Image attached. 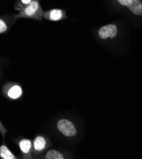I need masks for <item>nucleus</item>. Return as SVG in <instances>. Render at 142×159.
Wrapping results in <instances>:
<instances>
[{"mask_svg": "<svg viewBox=\"0 0 142 159\" xmlns=\"http://www.w3.org/2000/svg\"><path fill=\"white\" fill-rule=\"evenodd\" d=\"M98 34L101 39L113 38L117 34V28L114 24L106 25L99 30Z\"/></svg>", "mask_w": 142, "mask_h": 159, "instance_id": "5", "label": "nucleus"}, {"mask_svg": "<svg viewBox=\"0 0 142 159\" xmlns=\"http://www.w3.org/2000/svg\"><path fill=\"white\" fill-rule=\"evenodd\" d=\"M22 94V89L18 85H15L12 87L8 92V96L11 99H17Z\"/></svg>", "mask_w": 142, "mask_h": 159, "instance_id": "8", "label": "nucleus"}, {"mask_svg": "<svg viewBox=\"0 0 142 159\" xmlns=\"http://www.w3.org/2000/svg\"><path fill=\"white\" fill-rule=\"evenodd\" d=\"M22 2L24 4H30L32 1H31V0H22Z\"/></svg>", "mask_w": 142, "mask_h": 159, "instance_id": "12", "label": "nucleus"}, {"mask_svg": "<svg viewBox=\"0 0 142 159\" xmlns=\"http://www.w3.org/2000/svg\"><path fill=\"white\" fill-rule=\"evenodd\" d=\"M0 157L2 159H22L13 153L5 144H2L0 147Z\"/></svg>", "mask_w": 142, "mask_h": 159, "instance_id": "7", "label": "nucleus"}, {"mask_svg": "<svg viewBox=\"0 0 142 159\" xmlns=\"http://www.w3.org/2000/svg\"><path fill=\"white\" fill-rule=\"evenodd\" d=\"M7 30V25L5 22L2 20H0V33H2Z\"/></svg>", "mask_w": 142, "mask_h": 159, "instance_id": "11", "label": "nucleus"}, {"mask_svg": "<svg viewBox=\"0 0 142 159\" xmlns=\"http://www.w3.org/2000/svg\"><path fill=\"white\" fill-rule=\"evenodd\" d=\"M38 8V3L36 1L32 2L25 9V14L28 16H32Z\"/></svg>", "mask_w": 142, "mask_h": 159, "instance_id": "9", "label": "nucleus"}, {"mask_svg": "<svg viewBox=\"0 0 142 159\" xmlns=\"http://www.w3.org/2000/svg\"><path fill=\"white\" fill-rule=\"evenodd\" d=\"M57 129L64 136L71 138L76 136L77 131L73 123L68 120V119L62 118L57 123Z\"/></svg>", "mask_w": 142, "mask_h": 159, "instance_id": "1", "label": "nucleus"}, {"mask_svg": "<svg viewBox=\"0 0 142 159\" xmlns=\"http://www.w3.org/2000/svg\"><path fill=\"white\" fill-rule=\"evenodd\" d=\"M48 147L46 139L42 136H38L35 138L33 143V153L34 158L40 156L41 153L45 152Z\"/></svg>", "mask_w": 142, "mask_h": 159, "instance_id": "2", "label": "nucleus"}, {"mask_svg": "<svg viewBox=\"0 0 142 159\" xmlns=\"http://www.w3.org/2000/svg\"><path fill=\"white\" fill-rule=\"evenodd\" d=\"M118 2L122 5L127 7L134 14L142 15V3L139 0H119Z\"/></svg>", "mask_w": 142, "mask_h": 159, "instance_id": "4", "label": "nucleus"}, {"mask_svg": "<svg viewBox=\"0 0 142 159\" xmlns=\"http://www.w3.org/2000/svg\"><path fill=\"white\" fill-rule=\"evenodd\" d=\"M22 159H34L33 153V143L30 139H22L19 144Z\"/></svg>", "mask_w": 142, "mask_h": 159, "instance_id": "3", "label": "nucleus"}, {"mask_svg": "<svg viewBox=\"0 0 142 159\" xmlns=\"http://www.w3.org/2000/svg\"><path fill=\"white\" fill-rule=\"evenodd\" d=\"M35 159H69L66 155H64L59 150L52 149L48 150L44 155H41Z\"/></svg>", "mask_w": 142, "mask_h": 159, "instance_id": "6", "label": "nucleus"}, {"mask_svg": "<svg viewBox=\"0 0 142 159\" xmlns=\"http://www.w3.org/2000/svg\"><path fill=\"white\" fill-rule=\"evenodd\" d=\"M62 11L58 9L53 10L50 13V19L53 20H58L62 17Z\"/></svg>", "mask_w": 142, "mask_h": 159, "instance_id": "10", "label": "nucleus"}]
</instances>
